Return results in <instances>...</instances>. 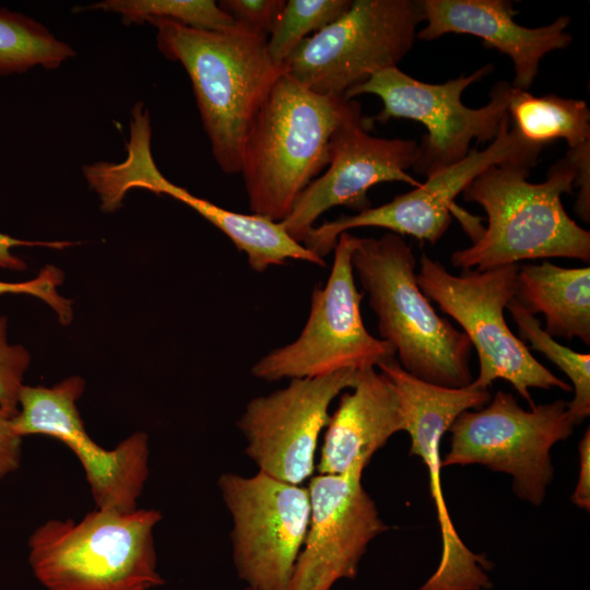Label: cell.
I'll list each match as a JSON object with an SVG mask.
<instances>
[{
    "mask_svg": "<svg viewBox=\"0 0 590 590\" xmlns=\"http://www.w3.org/2000/svg\"><path fill=\"white\" fill-rule=\"evenodd\" d=\"M85 9L117 13L128 25L165 19L192 28L222 31L235 24L213 0H106Z\"/></svg>",
    "mask_w": 590,
    "mask_h": 590,
    "instance_id": "obj_25",
    "label": "cell"
},
{
    "mask_svg": "<svg viewBox=\"0 0 590 590\" xmlns=\"http://www.w3.org/2000/svg\"><path fill=\"white\" fill-rule=\"evenodd\" d=\"M519 267L467 270L455 275L424 253L416 281L424 295L461 326L475 349L479 374L473 385L489 389L495 380H506L533 408L531 388H573L544 367L506 322L504 310L516 298Z\"/></svg>",
    "mask_w": 590,
    "mask_h": 590,
    "instance_id": "obj_6",
    "label": "cell"
},
{
    "mask_svg": "<svg viewBox=\"0 0 590 590\" xmlns=\"http://www.w3.org/2000/svg\"><path fill=\"white\" fill-rule=\"evenodd\" d=\"M358 370L294 378L270 394L251 399L237 427L246 439L245 453L258 471L302 485L315 471V457L331 402L355 386Z\"/></svg>",
    "mask_w": 590,
    "mask_h": 590,
    "instance_id": "obj_15",
    "label": "cell"
},
{
    "mask_svg": "<svg viewBox=\"0 0 590 590\" xmlns=\"http://www.w3.org/2000/svg\"><path fill=\"white\" fill-rule=\"evenodd\" d=\"M350 390L341 393L326 426L316 467L319 474L365 469L391 436L405 429L398 392L382 373L374 367L358 370Z\"/></svg>",
    "mask_w": 590,
    "mask_h": 590,
    "instance_id": "obj_19",
    "label": "cell"
},
{
    "mask_svg": "<svg viewBox=\"0 0 590 590\" xmlns=\"http://www.w3.org/2000/svg\"><path fill=\"white\" fill-rule=\"evenodd\" d=\"M244 590H253V589L247 587V588H245Z\"/></svg>",
    "mask_w": 590,
    "mask_h": 590,
    "instance_id": "obj_34",
    "label": "cell"
},
{
    "mask_svg": "<svg viewBox=\"0 0 590 590\" xmlns=\"http://www.w3.org/2000/svg\"><path fill=\"white\" fill-rule=\"evenodd\" d=\"M579 475L571 495L573 503L582 509L590 508V429L587 428L579 446Z\"/></svg>",
    "mask_w": 590,
    "mask_h": 590,
    "instance_id": "obj_32",
    "label": "cell"
},
{
    "mask_svg": "<svg viewBox=\"0 0 590 590\" xmlns=\"http://www.w3.org/2000/svg\"><path fill=\"white\" fill-rule=\"evenodd\" d=\"M285 0H222L219 7L234 21L243 22L269 36Z\"/></svg>",
    "mask_w": 590,
    "mask_h": 590,
    "instance_id": "obj_29",
    "label": "cell"
},
{
    "mask_svg": "<svg viewBox=\"0 0 590 590\" xmlns=\"http://www.w3.org/2000/svg\"><path fill=\"white\" fill-rule=\"evenodd\" d=\"M518 299L542 314L545 332L590 345V268H564L547 260L519 267Z\"/></svg>",
    "mask_w": 590,
    "mask_h": 590,
    "instance_id": "obj_20",
    "label": "cell"
},
{
    "mask_svg": "<svg viewBox=\"0 0 590 590\" xmlns=\"http://www.w3.org/2000/svg\"><path fill=\"white\" fill-rule=\"evenodd\" d=\"M422 4L426 24L417 31V38L433 40L451 33L481 38L485 46L510 58L516 90L528 91L542 58L573 42L566 31L571 21L568 15L544 26L526 27L515 21L517 13L507 0H422Z\"/></svg>",
    "mask_w": 590,
    "mask_h": 590,
    "instance_id": "obj_18",
    "label": "cell"
},
{
    "mask_svg": "<svg viewBox=\"0 0 590 590\" xmlns=\"http://www.w3.org/2000/svg\"><path fill=\"white\" fill-rule=\"evenodd\" d=\"M352 0H288L281 11L267 47L279 66L308 37L334 22L351 7Z\"/></svg>",
    "mask_w": 590,
    "mask_h": 590,
    "instance_id": "obj_26",
    "label": "cell"
},
{
    "mask_svg": "<svg viewBox=\"0 0 590 590\" xmlns=\"http://www.w3.org/2000/svg\"><path fill=\"white\" fill-rule=\"evenodd\" d=\"M146 22L168 59L186 69L212 154L226 174L240 172L248 130L275 81L285 72L267 47L268 36L248 24L198 30L165 19Z\"/></svg>",
    "mask_w": 590,
    "mask_h": 590,
    "instance_id": "obj_2",
    "label": "cell"
},
{
    "mask_svg": "<svg viewBox=\"0 0 590 590\" xmlns=\"http://www.w3.org/2000/svg\"><path fill=\"white\" fill-rule=\"evenodd\" d=\"M162 514L94 509L80 521L50 519L28 541V562L47 590H150L162 586L154 528Z\"/></svg>",
    "mask_w": 590,
    "mask_h": 590,
    "instance_id": "obj_5",
    "label": "cell"
},
{
    "mask_svg": "<svg viewBox=\"0 0 590 590\" xmlns=\"http://www.w3.org/2000/svg\"><path fill=\"white\" fill-rule=\"evenodd\" d=\"M507 309L518 327L519 339L530 343L529 350L544 354L569 378L574 398L567 409L575 425L580 424L590 414V354L558 343L518 299L514 298Z\"/></svg>",
    "mask_w": 590,
    "mask_h": 590,
    "instance_id": "obj_24",
    "label": "cell"
},
{
    "mask_svg": "<svg viewBox=\"0 0 590 590\" xmlns=\"http://www.w3.org/2000/svg\"><path fill=\"white\" fill-rule=\"evenodd\" d=\"M357 238L349 232L340 234L331 272L326 284L312 291L300 334L256 362L251 368L256 378H312L342 369L375 368L394 358V349L371 335L362 318L364 293L356 287L352 266Z\"/></svg>",
    "mask_w": 590,
    "mask_h": 590,
    "instance_id": "obj_10",
    "label": "cell"
},
{
    "mask_svg": "<svg viewBox=\"0 0 590 590\" xmlns=\"http://www.w3.org/2000/svg\"><path fill=\"white\" fill-rule=\"evenodd\" d=\"M507 113L520 138L532 145L563 139L573 149L590 141V110L582 99L535 96L511 86Z\"/></svg>",
    "mask_w": 590,
    "mask_h": 590,
    "instance_id": "obj_22",
    "label": "cell"
},
{
    "mask_svg": "<svg viewBox=\"0 0 590 590\" xmlns=\"http://www.w3.org/2000/svg\"><path fill=\"white\" fill-rule=\"evenodd\" d=\"M421 22L422 0H354L298 45L283 64L285 72L315 93L345 96L374 74L398 67Z\"/></svg>",
    "mask_w": 590,
    "mask_h": 590,
    "instance_id": "obj_8",
    "label": "cell"
},
{
    "mask_svg": "<svg viewBox=\"0 0 590 590\" xmlns=\"http://www.w3.org/2000/svg\"><path fill=\"white\" fill-rule=\"evenodd\" d=\"M363 471L310 477L308 529L287 590H330L354 578L368 544L388 529L362 485Z\"/></svg>",
    "mask_w": 590,
    "mask_h": 590,
    "instance_id": "obj_16",
    "label": "cell"
},
{
    "mask_svg": "<svg viewBox=\"0 0 590 590\" xmlns=\"http://www.w3.org/2000/svg\"><path fill=\"white\" fill-rule=\"evenodd\" d=\"M509 120L508 117L503 122L499 133L485 149H471L459 163L428 176L418 187L390 202L314 226L303 245L323 259L334 249L340 234L358 227H380L435 245L450 226L456 198L477 175L508 161L536 164L543 148L523 141L514 128L509 129Z\"/></svg>",
    "mask_w": 590,
    "mask_h": 590,
    "instance_id": "obj_14",
    "label": "cell"
},
{
    "mask_svg": "<svg viewBox=\"0 0 590 590\" xmlns=\"http://www.w3.org/2000/svg\"><path fill=\"white\" fill-rule=\"evenodd\" d=\"M373 121L363 115L343 122L329 143V167L297 197L281 221L287 234L303 244L326 211L344 205L357 212L370 208L368 190L380 182L401 181L418 187L406 173L417 160L418 143L369 134Z\"/></svg>",
    "mask_w": 590,
    "mask_h": 590,
    "instance_id": "obj_17",
    "label": "cell"
},
{
    "mask_svg": "<svg viewBox=\"0 0 590 590\" xmlns=\"http://www.w3.org/2000/svg\"><path fill=\"white\" fill-rule=\"evenodd\" d=\"M73 56L72 47L39 22L0 8V75L23 73L37 66L56 69Z\"/></svg>",
    "mask_w": 590,
    "mask_h": 590,
    "instance_id": "obj_23",
    "label": "cell"
},
{
    "mask_svg": "<svg viewBox=\"0 0 590 590\" xmlns=\"http://www.w3.org/2000/svg\"><path fill=\"white\" fill-rule=\"evenodd\" d=\"M394 386L402 404L405 429L410 435V455L427 467L432 498L440 528L442 551L436 571L418 590H483L491 587L485 570L489 563L463 543L453 527L441 489L440 442L463 411L485 406L489 389L471 382L463 388L432 385L406 373L396 358L378 366Z\"/></svg>",
    "mask_w": 590,
    "mask_h": 590,
    "instance_id": "obj_11",
    "label": "cell"
},
{
    "mask_svg": "<svg viewBox=\"0 0 590 590\" xmlns=\"http://www.w3.org/2000/svg\"><path fill=\"white\" fill-rule=\"evenodd\" d=\"M70 245H72V243L21 240L0 233V267L10 270L25 269V262L11 252V249L17 246H45L61 249Z\"/></svg>",
    "mask_w": 590,
    "mask_h": 590,
    "instance_id": "obj_33",
    "label": "cell"
},
{
    "mask_svg": "<svg viewBox=\"0 0 590 590\" xmlns=\"http://www.w3.org/2000/svg\"><path fill=\"white\" fill-rule=\"evenodd\" d=\"M574 165L578 194L575 203L576 214L583 221H590V141L573 149L565 155Z\"/></svg>",
    "mask_w": 590,
    "mask_h": 590,
    "instance_id": "obj_30",
    "label": "cell"
},
{
    "mask_svg": "<svg viewBox=\"0 0 590 590\" xmlns=\"http://www.w3.org/2000/svg\"><path fill=\"white\" fill-rule=\"evenodd\" d=\"M354 275L377 317L380 339L410 375L425 382L463 388L472 381L468 337L440 317L416 281V260L402 236L357 238Z\"/></svg>",
    "mask_w": 590,
    "mask_h": 590,
    "instance_id": "obj_4",
    "label": "cell"
},
{
    "mask_svg": "<svg viewBox=\"0 0 590 590\" xmlns=\"http://www.w3.org/2000/svg\"><path fill=\"white\" fill-rule=\"evenodd\" d=\"M357 101L315 93L286 72L258 109L244 143L240 172L250 211L281 222L329 163V143Z\"/></svg>",
    "mask_w": 590,
    "mask_h": 590,
    "instance_id": "obj_3",
    "label": "cell"
},
{
    "mask_svg": "<svg viewBox=\"0 0 590 590\" xmlns=\"http://www.w3.org/2000/svg\"><path fill=\"white\" fill-rule=\"evenodd\" d=\"M31 356L22 345L7 340V319L0 317V409L17 414L19 396Z\"/></svg>",
    "mask_w": 590,
    "mask_h": 590,
    "instance_id": "obj_27",
    "label": "cell"
},
{
    "mask_svg": "<svg viewBox=\"0 0 590 590\" xmlns=\"http://www.w3.org/2000/svg\"><path fill=\"white\" fill-rule=\"evenodd\" d=\"M533 166L526 161L492 165L468 185L462 196L483 208L487 227L470 247L452 252L455 267L484 271L522 260L590 261V232L567 214L562 202V196L574 189V165L564 156L538 184L528 180Z\"/></svg>",
    "mask_w": 590,
    "mask_h": 590,
    "instance_id": "obj_1",
    "label": "cell"
},
{
    "mask_svg": "<svg viewBox=\"0 0 590 590\" xmlns=\"http://www.w3.org/2000/svg\"><path fill=\"white\" fill-rule=\"evenodd\" d=\"M575 426L563 400L527 411L499 390L485 406L457 416L441 467L481 464L507 473L517 496L539 506L553 479L551 449Z\"/></svg>",
    "mask_w": 590,
    "mask_h": 590,
    "instance_id": "obj_9",
    "label": "cell"
},
{
    "mask_svg": "<svg viewBox=\"0 0 590 590\" xmlns=\"http://www.w3.org/2000/svg\"><path fill=\"white\" fill-rule=\"evenodd\" d=\"M485 64L469 75L444 83H427L406 74L398 67L374 74L354 86L345 98L374 94L381 99L382 108L370 118L373 123L390 119H410L422 123L427 133L418 143L417 160L412 167L426 177L462 161L471 151L473 140L492 142L508 118L511 84L497 82L489 94V102L480 108L462 103L463 92L493 71Z\"/></svg>",
    "mask_w": 590,
    "mask_h": 590,
    "instance_id": "obj_7",
    "label": "cell"
},
{
    "mask_svg": "<svg viewBox=\"0 0 590 590\" xmlns=\"http://www.w3.org/2000/svg\"><path fill=\"white\" fill-rule=\"evenodd\" d=\"M11 414L0 409V480L19 469L22 456V437L12 425Z\"/></svg>",
    "mask_w": 590,
    "mask_h": 590,
    "instance_id": "obj_31",
    "label": "cell"
},
{
    "mask_svg": "<svg viewBox=\"0 0 590 590\" xmlns=\"http://www.w3.org/2000/svg\"><path fill=\"white\" fill-rule=\"evenodd\" d=\"M168 196L184 202L223 232L239 251L246 253L250 268L257 272L287 260L326 266L323 259L291 237L281 222L223 209L177 185L172 186Z\"/></svg>",
    "mask_w": 590,
    "mask_h": 590,
    "instance_id": "obj_21",
    "label": "cell"
},
{
    "mask_svg": "<svg viewBox=\"0 0 590 590\" xmlns=\"http://www.w3.org/2000/svg\"><path fill=\"white\" fill-rule=\"evenodd\" d=\"M63 280L62 272L55 267H46L34 280L26 282L0 281V294H27L43 299L58 315L60 322L68 323L72 319L71 302L58 294L57 287Z\"/></svg>",
    "mask_w": 590,
    "mask_h": 590,
    "instance_id": "obj_28",
    "label": "cell"
},
{
    "mask_svg": "<svg viewBox=\"0 0 590 590\" xmlns=\"http://www.w3.org/2000/svg\"><path fill=\"white\" fill-rule=\"evenodd\" d=\"M217 486L232 517L238 577L253 590H287L308 529V488L260 471L224 473Z\"/></svg>",
    "mask_w": 590,
    "mask_h": 590,
    "instance_id": "obj_12",
    "label": "cell"
},
{
    "mask_svg": "<svg viewBox=\"0 0 590 590\" xmlns=\"http://www.w3.org/2000/svg\"><path fill=\"white\" fill-rule=\"evenodd\" d=\"M84 386L79 376L50 388L23 386L13 429L22 438L44 435L63 442L83 467L96 508L132 512L149 477L148 435L134 433L110 450L95 442L76 408Z\"/></svg>",
    "mask_w": 590,
    "mask_h": 590,
    "instance_id": "obj_13",
    "label": "cell"
}]
</instances>
